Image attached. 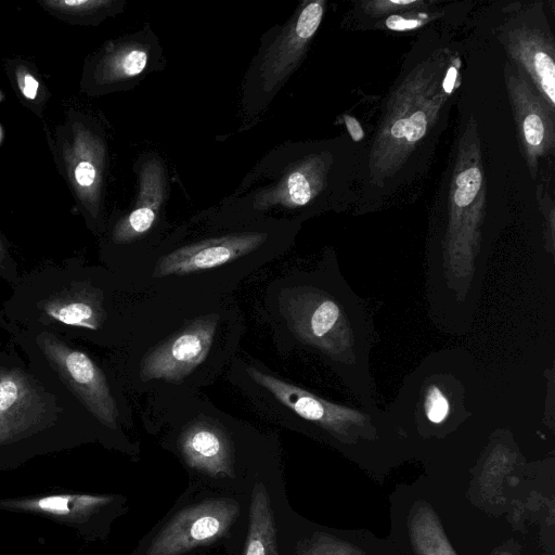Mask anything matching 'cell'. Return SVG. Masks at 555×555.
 I'll list each match as a JSON object with an SVG mask.
<instances>
[{"mask_svg":"<svg viewBox=\"0 0 555 555\" xmlns=\"http://www.w3.org/2000/svg\"><path fill=\"white\" fill-rule=\"evenodd\" d=\"M448 94L438 89L435 72L415 69L392 95L382 129L372 146V176L391 175L426 134Z\"/></svg>","mask_w":555,"mask_h":555,"instance_id":"cell-1","label":"cell"},{"mask_svg":"<svg viewBox=\"0 0 555 555\" xmlns=\"http://www.w3.org/2000/svg\"><path fill=\"white\" fill-rule=\"evenodd\" d=\"M324 1L305 2L281 27H275L254 59L244 82L243 104L248 116H256L273 99L299 65L317 33Z\"/></svg>","mask_w":555,"mask_h":555,"instance_id":"cell-2","label":"cell"},{"mask_svg":"<svg viewBox=\"0 0 555 555\" xmlns=\"http://www.w3.org/2000/svg\"><path fill=\"white\" fill-rule=\"evenodd\" d=\"M37 344L51 367L103 425L115 429L118 410L105 375L83 352L75 350L49 332L37 337Z\"/></svg>","mask_w":555,"mask_h":555,"instance_id":"cell-3","label":"cell"},{"mask_svg":"<svg viewBox=\"0 0 555 555\" xmlns=\"http://www.w3.org/2000/svg\"><path fill=\"white\" fill-rule=\"evenodd\" d=\"M285 315L301 340L331 357L345 352L351 343L344 309L323 292L312 287L298 288L286 300Z\"/></svg>","mask_w":555,"mask_h":555,"instance_id":"cell-4","label":"cell"},{"mask_svg":"<svg viewBox=\"0 0 555 555\" xmlns=\"http://www.w3.org/2000/svg\"><path fill=\"white\" fill-rule=\"evenodd\" d=\"M240 515V505L230 499H209L191 505L163 528L146 555H182L208 544L225 533Z\"/></svg>","mask_w":555,"mask_h":555,"instance_id":"cell-5","label":"cell"},{"mask_svg":"<svg viewBox=\"0 0 555 555\" xmlns=\"http://www.w3.org/2000/svg\"><path fill=\"white\" fill-rule=\"evenodd\" d=\"M49 395L20 369H0V446L17 440L51 421Z\"/></svg>","mask_w":555,"mask_h":555,"instance_id":"cell-6","label":"cell"},{"mask_svg":"<svg viewBox=\"0 0 555 555\" xmlns=\"http://www.w3.org/2000/svg\"><path fill=\"white\" fill-rule=\"evenodd\" d=\"M216 326V314L199 318L170 339L154 347L142 360L141 379L180 383L207 357Z\"/></svg>","mask_w":555,"mask_h":555,"instance_id":"cell-7","label":"cell"},{"mask_svg":"<svg viewBox=\"0 0 555 555\" xmlns=\"http://www.w3.org/2000/svg\"><path fill=\"white\" fill-rule=\"evenodd\" d=\"M267 238V232L253 230L207 237L165 255L157 262L155 274H186L222 266L255 251Z\"/></svg>","mask_w":555,"mask_h":555,"instance_id":"cell-8","label":"cell"},{"mask_svg":"<svg viewBox=\"0 0 555 555\" xmlns=\"http://www.w3.org/2000/svg\"><path fill=\"white\" fill-rule=\"evenodd\" d=\"M138 177L139 192L134 206L113 231V241L117 244L143 237L160 220L165 209L169 183L164 160L156 154L141 156Z\"/></svg>","mask_w":555,"mask_h":555,"instance_id":"cell-9","label":"cell"},{"mask_svg":"<svg viewBox=\"0 0 555 555\" xmlns=\"http://www.w3.org/2000/svg\"><path fill=\"white\" fill-rule=\"evenodd\" d=\"M247 373L257 384L269 390L281 403L305 420L319 424L333 435L346 436L366 418L357 410L321 399L293 384L248 367Z\"/></svg>","mask_w":555,"mask_h":555,"instance_id":"cell-10","label":"cell"},{"mask_svg":"<svg viewBox=\"0 0 555 555\" xmlns=\"http://www.w3.org/2000/svg\"><path fill=\"white\" fill-rule=\"evenodd\" d=\"M506 80L521 143L533 167L538 157L547 154L554 145V109L522 75L511 72Z\"/></svg>","mask_w":555,"mask_h":555,"instance_id":"cell-11","label":"cell"},{"mask_svg":"<svg viewBox=\"0 0 555 555\" xmlns=\"http://www.w3.org/2000/svg\"><path fill=\"white\" fill-rule=\"evenodd\" d=\"M478 158L462 156L451 186L450 253L468 245V235L477 229L483 205L482 173Z\"/></svg>","mask_w":555,"mask_h":555,"instance_id":"cell-12","label":"cell"},{"mask_svg":"<svg viewBox=\"0 0 555 555\" xmlns=\"http://www.w3.org/2000/svg\"><path fill=\"white\" fill-rule=\"evenodd\" d=\"M113 496L89 493H61L0 500V511L29 513L68 525L87 520L108 505Z\"/></svg>","mask_w":555,"mask_h":555,"instance_id":"cell-13","label":"cell"},{"mask_svg":"<svg viewBox=\"0 0 555 555\" xmlns=\"http://www.w3.org/2000/svg\"><path fill=\"white\" fill-rule=\"evenodd\" d=\"M180 449L186 464L211 477L232 476L233 461L224 434L206 422L191 424L180 437Z\"/></svg>","mask_w":555,"mask_h":555,"instance_id":"cell-14","label":"cell"},{"mask_svg":"<svg viewBox=\"0 0 555 555\" xmlns=\"http://www.w3.org/2000/svg\"><path fill=\"white\" fill-rule=\"evenodd\" d=\"M513 59L528 73L542 98L554 109L555 63L554 48L545 36L533 29H516L507 40Z\"/></svg>","mask_w":555,"mask_h":555,"instance_id":"cell-15","label":"cell"},{"mask_svg":"<svg viewBox=\"0 0 555 555\" xmlns=\"http://www.w3.org/2000/svg\"><path fill=\"white\" fill-rule=\"evenodd\" d=\"M160 51L153 34H139L118 43L100 64V79L106 83H119L140 79L152 69V61H158Z\"/></svg>","mask_w":555,"mask_h":555,"instance_id":"cell-16","label":"cell"},{"mask_svg":"<svg viewBox=\"0 0 555 555\" xmlns=\"http://www.w3.org/2000/svg\"><path fill=\"white\" fill-rule=\"evenodd\" d=\"M43 309L59 322L90 330H98L104 320L101 294L85 284H73L52 295Z\"/></svg>","mask_w":555,"mask_h":555,"instance_id":"cell-17","label":"cell"},{"mask_svg":"<svg viewBox=\"0 0 555 555\" xmlns=\"http://www.w3.org/2000/svg\"><path fill=\"white\" fill-rule=\"evenodd\" d=\"M244 555H279L271 501L266 487L260 482L254 487L251 494Z\"/></svg>","mask_w":555,"mask_h":555,"instance_id":"cell-18","label":"cell"},{"mask_svg":"<svg viewBox=\"0 0 555 555\" xmlns=\"http://www.w3.org/2000/svg\"><path fill=\"white\" fill-rule=\"evenodd\" d=\"M409 531L417 555H457L436 513L426 504L412 509Z\"/></svg>","mask_w":555,"mask_h":555,"instance_id":"cell-19","label":"cell"},{"mask_svg":"<svg viewBox=\"0 0 555 555\" xmlns=\"http://www.w3.org/2000/svg\"><path fill=\"white\" fill-rule=\"evenodd\" d=\"M298 555H363L356 547L328 534L315 533L299 547Z\"/></svg>","mask_w":555,"mask_h":555,"instance_id":"cell-20","label":"cell"},{"mask_svg":"<svg viewBox=\"0 0 555 555\" xmlns=\"http://www.w3.org/2000/svg\"><path fill=\"white\" fill-rule=\"evenodd\" d=\"M74 179L80 191L89 196H94L100 184V155L93 157L91 149H89L87 158L75 166Z\"/></svg>","mask_w":555,"mask_h":555,"instance_id":"cell-21","label":"cell"},{"mask_svg":"<svg viewBox=\"0 0 555 555\" xmlns=\"http://www.w3.org/2000/svg\"><path fill=\"white\" fill-rule=\"evenodd\" d=\"M424 412L434 424L442 423L450 413V402L446 393L436 385H431L424 398Z\"/></svg>","mask_w":555,"mask_h":555,"instance_id":"cell-22","label":"cell"},{"mask_svg":"<svg viewBox=\"0 0 555 555\" xmlns=\"http://www.w3.org/2000/svg\"><path fill=\"white\" fill-rule=\"evenodd\" d=\"M47 4L55 10H62L64 12H70L74 14L78 13H91L106 8L112 4L111 1L103 0H66V1H48Z\"/></svg>","mask_w":555,"mask_h":555,"instance_id":"cell-23","label":"cell"},{"mask_svg":"<svg viewBox=\"0 0 555 555\" xmlns=\"http://www.w3.org/2000/svg\"><path fill=\"white\" fill-rule=\"evenodd\" d=\"M417 4H422V2L418 0H379L366 3V10L375 14H380L389 11L403 10Z\"/></svg>","mask_w":555,"mask_h":555,"instance_id":"cell-24","label":"cell"},{"mask_svg":"<svg viewBox=\"0 0 555 555\" xmlns=\"http://www.w3.org/2000/svg\"><path fill=\"white\" fill-rule=\"evenodd\" d=\"M424 18L418 17H403V16H390L386 21L388 28L393 30H409L423 25Z\"/></svg>","mask_w":555,"mask_h":555,"instance_id":"cell-25","label":"cell"},{"mask_svg":"<svg viewBox=\"0 0 555 555\" xmlns=\"http://www.w3.org/2000/svg\"><path fill=\"white\" fill-rule=\"evenodd\" d=\"M17 82L25 98L30 100L35 99L38 90V82L27 70L18 72Z\"/></svg>","mask_w":555,"mask_h":555,"instance_id":"cell-26","label":"cell"},{"mask_svg":"<svg viewBox=\"0 0 555 555\" xmlns=\"http://www.w3.org/2000/svg\"><path fill=\"white\" fill-rule=\"evenodd\" d=\"M345 125L354 142L361 141L364 137L363 129L359 121L349 115H344Z\"/></svg>","mask_w":555,"mask_h":555,"instance_id":"cell-27","label":"cell"},{"mask_svg":"<svg viewBox=\"0 0 555 555\" xmlns=\"http://www.w3.org/2000/svg\"><path fill=\"white\" fill-rule=\"evenodd\" d=\"M456 73H457L456 67H454V66L450 67L446 75V78L442 81L441 87L447 94H450L453 90L454 82L456 79Z\"/></svg>","mask_w":555,"mask_h":555,"instance_id":"cell-28","label":"cell"}]
</instances>
